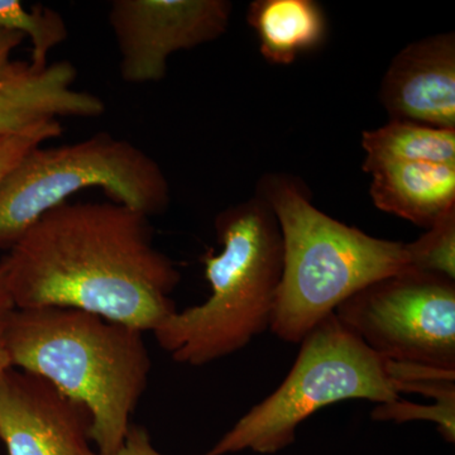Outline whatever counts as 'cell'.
Returning <instances> with one entry per match:
<instances>
[{
	"label": "cell",
	"mask_w": 455,
	"mask_h": 455,
	"mask_svg": "<svg viewBox=\"0 0 455 455\" xmlns=\"http://www.w3.org/2000/svg\"><path fill=\"white\" fill-rule=\"evenodd\" d=\"M14 309L68 307L154 331L176 310L181 280L155 247L149 218L109 203H65L0 262Z\"/></svg>",
	"instance_id": "cell-1"
},
{
	"label": "cell",
	"mask_w": 455,
	"mask_h": 455,
	"mask_svg": "<svg viewBox=\"0 0 455 455\" xmlns=\"http://www.w3.org/2000/svg\"><path fill=\"white\" fill-rule=\"evenodd\" d=\"M143 331L68 307L14 309L4 319L12 367L46 379L90 416L99 455L124 443L152 362Z\"/></svg>",
	"instance_id": "cell-2"
},
{
	"label": "cell",
	"mask_w": 455,
	"mask_h": 455,
	"mask_svg": "<svg viewBox=\"0 0 455 455\" xmlns=\"http://www.w3.org/2000/svg\"><path fill=\"white\" fill-rule=\"evenodd\" d=\"M257 196L276 217L283 265L269 331L300 344L341 302L368 284L409 269L405 243L376 238L320 212L298 179L269 173Z\"/></svg>",
	"instance_id": "cell-3"
},
{
	"label": "cell",
	"mask_w": 455,
	"mask_h": 455,
	"mask_svg": "<svg viewBox=\"0 0 455 455\" xmlns=\"http://www.w3.org/2000/svg\"><path fill=\"white\" fill-rule=\"evenodd\" d=\"M220 252L203 257L211 296L176 310L154 333L180 364L205 366L269 331L283 265L276 217L259 196L224 209L215 218Z\"/></svg>",
	"instance_id": "cell-4"
},
{
	"label": "cell",
	"mask_w": 455,
	"mask_h": 455,
	"mask_svg": "<svg viewBox=\"0 0 455 455\" xmlns=\"http://www.w3.org/2000/svg\"><path fill=\"white\" fill-rule=\"evenodd\" d=\"M86 188L151 218L170 205L169 180L152 156L107 132L36 147L0 181V250L11 251L46 212Z\"/></svg>",
	"instance_id": "cell-5"
},
{
	"label": "cell",
	"mask_w": 455,
	"mask_h": 455,
	"mask_svg": "<svg viewBox=\"0 0 455 455\" xmlns=\"http://www.w3.org/2000/svg\"><path fill=\"white\" fill-rule=\"evenodd\" d=\"M398 398L386 359L331 314L301 340L298 358L276 390L196 455L276 454L295 443L298 427L323 407L348 400L379 405Z\"/></svg>",
	"instance_id": "cell-6"
},
{
	"label": "cell",
	"mask_w": 455,
	"mask_h": 455,
	"mask_svg": "<svg viewBox=\"0 0 455 455\" xmlns=\"http://www.w3.org/2000/svg\"><path fill=\"white\" fill-rule=\"evenodd\" d=\"M334 315L383 359L455 371V280L406 269L368 284Z\"/></svg>",
	"instance_id": "cell-7"
},
{
	"label": "cell",
	"mask_w": 455,
	"mask_h": 455,
	"mask_svg": "<svg viewBox=\"0 0 455 455\" xmlns=\"http://www.w3.org/2000/svg\"><path fill=\"white\" fill-rule=\"evenodd\" d=\"M233 5L227 0H114L108 22L125 83H158L171 55L215 41L227 32Z\"/></svg>",
	"instance_id": "cell-8"
},
{
	"label": "cell",
	"mask_w": 455,
	"mask_h": 455,
	"mask_svg": "<svg viewBox=\"0 0 455 455\" xmlns=\"http://www.w3.org/2000/svg\"><path fill=\"white\" fill-rule=\"evenodd\" d=\"M80 403L35 374H0V440L8 455H99Z\"/></svg>",
	"instance_id": "cell-9"
},
{
	"label": "cell",
	"mask_w": 455,
	"mask_h": 455,
	"mask_svg": "<svg viewBox=\"0 0 455 455\" xmlns=\"http://www.w3.org/2000/svg\"><path fill=\"white\" fill-rule=\"evenodd\" d=\"M379 100L391 121L455 130V36L403 47L383 75Z\"/></svg>",
	"instance_id": "cell-10"
},
{
	"label": "cell",
	"mask_w": 455,
	"mask_h": 455,
	"mask_svg": "<svg viewBox=\"0 0 455 455\" xmlns=\"http://www.w3.org/2000/svg\"><path fill=\"white\" fill-rule=\"evenodd\" d=\"M77 70L68 61L33 70L13 62L0 79V136L22 133L59 118H98L106 104L97 95L73 88Z\"/></svg>",
	"instance_id": "cell-11"
},
{
	"label": "cell",
	"mask_w": 455,
	"mask_h": 455,
	"mask_svg": "<svg viewBox=\"0 0 455 455\" xmlns=\"http://www.w3.org/2000/svg\"><path fill=\"white\" fill-rule=\"evenodd\" d=\"M370 194L379 211L429 229L455 208V166L385 163L366 170Z\"/></svg>",
	"instance_id": "cell-12"
},
{
	"label": "cell",
	"mask_w": 455,
	"mask_h": 455,
	"mask_svg": "<svg viewBox=\"0 0 455 455\" xmlns=\"http://www.w3.org/2000/svg\"><path fill=\"white\" fill-rule=\"evenodd\" d=\"M247 22L268 62L291 65L302 53L319 49L328 36L324 9L314 0H254Z\"/></svg>",
	"instance_id": "cell-13"
},
{
	"label": "cell",
	"mask_w": 455,
	"mask_h": 455,
	"mask_svg": "<svg viewBox=\"0 0 455 455\" xmlns=\"http://www.w3.org/2000/svg\"><path fill=\"white\" fill-rule=\"evenodd\" d=\"M363 170L385 163H427L455 166V130L391 121L362 136Z\"/></svg>",
	"instance_id": "cell-14"
},
{
	"label": "cell",
	"mask_w": 455,
	"mask_h": 455,
	"mask_svg": "<svg viewBox=\"0 0 455 455\" xmlns=\"http://www.w3.org/2000/svg\"><path fill=\"white\" fill-rule=\"evenodd\" d=\"M0 28L22 33L31 40L33 70L49 66V53L68 40V29L64 17L47 7L26 11L17 0H0Z\"/></svg>",
	"instance_id": "cell-15"
},
{
	"label": "cell",
	"mask_w": 455,
	"mask_h": 455,
	"mask_svg": "<svg viewBox=\"0 0 455 455\" xmlns=\"http://www.w3.org/2000/svg\"><path fill=\"white\" fill-rule=\"evenodd\" d=\"M405 247L410 269L455 280V208Z\"/></svg>",
	"instance_id": "cell-16"
},
{
	"label": "cell",
	"mask_w": 455,
	"mask_h": 455,
	"mask_svg": "<svg viewBox=\"0 0 455 455\" xmlns=\"http://www.w3.org/2000/svg\"><path fill=\"white\" fill-rule=\"evenodd\" d=\"M388 376L397 394L423 395L435 403L455 401V371L387 361Z\"/></svg>",
	"instance_id": "cell-17"
},
{
	"label": "cell",
	"mask_w": 455,
	"mask_h": 455,
	"mask_svg": "<svg viewBox=\"0 0 455 455\" xmlns=\"http://www.w3.org/2000/svg\"><path fill=\"white\" fill-rule=\"evenodd\" d=\"M371 416L373 420L394 421L397 424L415 420L433 421L445 442L451 444L455 442V401L420 405L398 398L394 403H379Z\"/></svg>",
	"instance_id": "cell-18"
},
{
	"label": "cell",
	"mask_w": 455,
	"mask_h": 455,
	"mask_svg": "<svg viewBox=\"0 0 455 455\" xmlns=\"http://www.w3.org/2000/svg\"><path fill=\"white\" fill-rule=\"evenodd\" d=\"M61 133V123L60 121H51L36 125V127L22 132V133L0 136V181L33 148L44 145V142L56 139Z\"/></svg>",
	"instance_id": "cell-19"
},
{
	"label": "cell",
	"mask_w": 455,
	"mask_h": 455,
	"mask_svg": "<svg viewBox=\"0 0 455 455\" xmlns=\"http://www.w3.org/2000/svg\"><path fill=\"white\" fill-rule=\"evenodd\" d=\"M116 455H164L152 445L146 427L132 424L124 443Z\"/></svg>",
	"instance_id": "cell-20"
},
{
	"label": "cell",
	"mask_w": 455,
	"mask_h": 455,
	"mask_svg": "<svg viewBox=\"0 0 455 455\" xmlns=\"http://www.w3.org/2000/svg\"><path fill=\"white\" fill-rule=\"evenodd\" d=\"M25 36L22 33L0 28V79L11 70L13 62L11 55L22 44Z\"/></svg>",
	"instance_id": "cell-21"
},
{
	"label": "cell",
	"mask_w": 455,
	"mask_h": 455,
	"mask_svg": "<svg viewBox=\"0 0 455 455\" xmlns=\"http://www.w3.org/2000/svg\"><path fill=\"white\" fill-rule=\"evenodd\" d=\"M12 310H14V305L9 296L7 287H5L2 272H0V320L4 319Z\"/></svg>",
	"instance_id": "cell-22"
},
{
	"label": "cell",
	"mask_w": 455,
	"mask_h": 455,
	"mask_svg": "<svg viewBox=\"0 0 455 455\" xmlns=\"http://www.w3.org/2000/svg\"><path fill=\"white\" fill-rule=\"evenodd\" d=\"M4 319L0 320V374L4 373L5 371L9 370V368H12L11 359H9L7 347H5Z\"/></svg>",
	"instance_id": "cell-23"
}]
</instances>
